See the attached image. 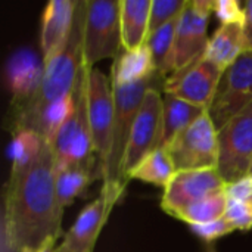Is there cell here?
Returning a JSON list of instances; mask_svg holds the SVG:
<instances>
[{
  "label": "cell",
  "instance_id": "cell-33",
  "mask_svg": "<svg viewBox=\"0 0 252 252\" xmlns=\"http://www.w3.org/2000/svg\"><path fill=\"white\" fill-rule=\"evenodd\" d=\"M250 174H251V176H252V167H251V170H250Z\"/></svg>",
  "mask_w": 252,
  "mask_h": 252
},
{
  "label": "cell",
  "instance_id": "cell-1",
  "mask_svg": "<svg viewBox=\"0 0 252 252\" xmlns=\"http://www.w3.org/2000/svg\"><path fill=\"white\" fill-rule=\"evenodd\" d=\"M12 136L1 229L21 252L35 251L61 235L63 210L56 195L55 158L49 142L38 133L19 130Z\"/></svg>",
  "mask_w": 252,
  "mask_h": 252
},
{
  "label": "cell",
  "instance_id": "cell-22",
  "mask_svg": "<svg viewBox=\"0 0 252 252\" xmlns=\"http://www.w3.org/2000/svg\"><path fill=\"white\" fill-rule=\"evenodd\" d=\"M176 173V167L167 149L158 148L137 164V167L130 173L128 180H139L149 185H155L158 188H162L164 190Z\"/></svg>",
  "mask_w": 252,
  "mask_h": 252
},
{
  "label": "cell",
  "instance_id": "cell-4",
  "mask_svg": "<svg viewBox=\"0 0 252 252\" xmlns=\"http://www.w3.org/2000/svg\"><path fill=\"white\" fill-rule=\"evenodd\" d=\"M86 78L87 69H83L78 75L74 94L75 106L72 114L59 128L55 139L49 143L55 158V168H63L69 165H97V158L93 149V140L87 114V96H86ZM100 170V168H99Z\"/></svg>",
  "mask_w": 252,
  "mask_h": 252
},
{
  "label": "cell",
  "instance_id": "cell-11",
  "mask_svg": "<svg viewBox=\"0 0 252 252\" xmlns=\"http://www.w3.org/2000/svg\"><path fill=\"white\" fill-rule=\"evenodd\" d=\"M162 89V87H161ZM162 142V94L159 87L151 89L136 117L131 137L124 159V177L128 182L130 173L149 154L161 148Z\"/></svg>",
  "mask_w": 252,
  "mask_h": 252
},
{
  "label": "cell",
  "instance_id": "cell-26",
  "mask_svg": "<svg viewBox=\"0 0 252 252\" xmlns=\"http://www.w3.org/2000/svg\"><path fill=\"white\" fill-rule=\"evenodd\" d=\"M224 219L232 224L235 230H251L252 204H248L241 199L229 198Z\"/></svg>",
  "mask_w": 252,
  "mask_h": 252
},
{
  "label": "cell",
  "instance_id": "cell-34",
  "mask_svg": "<svg viewBox=\"0 0 252 252\" xmlns=\"http://www.w3.org/2000/svg\"><path fill=\"white\" fill-rule=\"evenodd\" d=\"M92 252H94V251H92Z\"/></svg>",
  "mask_w": 252,
  "mask_h": 252
},
{
  "label": "cell",
  "instance_id": "cell-29",
  "mask_svg": "<svg viewBox=\"0 0 252 252\" xmlns=\"http://www.w3.org/2000/svg\"><path fill=\"white\" fill-rule=\"evenodd\" d=\"M226 193L229 198L241 199L248 204H252V176L248 174L247 177L241 179L236 183L226 186Z\"/></svg>",
  "mask_w": 252,
  "mask_h": 252
},
{
  "label": "cell",
  "instance_id": "cell-13",
  "mask_svg": "<svg viewBox=\"0 0 252 252\" xmlns=\"http://www.w3.org/2000/svg\"><path fill=\"white\" fill-rule=\"evenodd\" d=\"M226 182L217 168L177 171L167 185L161 199V208L171 217L193 202L226 189Z\"/></svg>",
  "mask_w": 252,
  "mask_h": 252
},
{
  "label": "cell",
  "instance_id": "cell-30",
  "mask_svg": "<svg viewBox=\"0 0 252 252\" xmlns=\"http://www.w3.org/2000/svg\"><path fill=\"white\" fill-rule=\"evenodd\" d=\"M245 10V21H244V32L247 40V47L252 52V0L244 4Z\"/></svg>",
  "mask_w": 252,
  "mask_h": 252
},
{
  "label": "cell",
  "instance_id": "cell-31",
  "mask_svg": "<svg viewBox=\"0 0 252 252\" xmlns=\"http://www.w3.org/2000/svg\"><path fill=\"white\" fill-rule=\"evenodd\" d=\"M56 241L58 239H47L38 250H35L34 252H58V247H56Z\"/></svg>",
  "mask_w": 252,
  "mask_h": 252
},
{
  "label": "cell",
  "instance_id": "cell-5",
  "mask_svg": "<svg viewBox=\"0 0 252 252\" xmlns=\"http://www.w3.org/2000/svg\"><path fill=\"white\" fill-rule=\"evenodd\" d=\"M120 0H86L83 65L94 68L103 59H115L123 50Z\"/></svg>",
  "mask_w": 252,
  "mask_h": 252
},
{
  "label": "cell",
  "instance_id": "cell-25",
  "mask_svg": "<svg viewBox=\"0 0 252 252\" xmlns=\"http://www.w3.org/2000/svg\"><path fill=\"white\" fill-rule=\"evenodd\" d=\"M188 0H152L151 18H149V34L164 27L165 24L177 19Z\"/></svg>",
  "mask_w": 252,
  "mask_h": 252
},
{
  "label": "cell",
  "instance_id": "cell-8",
  "mask_svg": "<svg viewBox=\"0 0 252 252\" xmlns=\"http://www.w3.org/2000/svg\"><path fill=\"white\" fill-rule=\"evenodd\" d=\"M86 96L90 133L93 140L94 155L99 162L100 177L102 168L106 162L112 124H114V89L111 77L103 74L99 68H86Z\"/></svg>",
  "mask_w": 252,
  "mask_h": 252
},
{
  "label": "cell",
  "instance_id": "cell-17",
  "mask_svg": "<svg viewBox=\"0 0 252 252\" xmlns=\"http://www.w3.org/2000/svg\"><path fill=\"white\" fill-rule=\"evenodd\" d=\"M247 50L244 24H221L210 37L205 59L224 71Z\"/></svg>",
  "mask_w": 252,
  "mask_h": 252
},
{
  "label": "cell",
  "instance_id": "cell-28",
  "mask_svg": "<svg viewBox=\"0 0 252 252\" xmlns=\"http://www.w3.org/2000/svg\"><path fill=\"white\" fill-rule=\"evenodd\" d=\"M213 12L221 24H244L245 21L244 6L236 0H216Z\"/></svg>",
  "mask_w": 252,
  "mask_h": 252
},
{
  "label": "cell",
  "instance_id": "cell-6",
  "mask_svg": "<svg viewBox=\"0 0 252 252\" xmlns=\"http://www.w3.org/2000/svg\"><path fill=\"white\" fill-rule=\"evenodd\" d=\"M176 171L207 170L219 165V130L208 111L177 134L165 148Z\"/></svg>",
  "mask_w": 252,
  "mask_h": 252
},
{
  "label": "cell",
  "instance_id": "cell-3",
  "mask_svg": "<svg viewBox=\"0 0 252 252\" xmlns=\"http://www.w3.org/2000/svg\"><path fill=\"white\" fill-rule=\"evenodd\" d=\"M164 77L155 74L146 80L133 84H112L114 124L108 158L102 168L103 189L124 192V188L127 185L124 177V159L136 117L140 111L146 93L151 89L164 87Z\"/></svg>",
  "mask_w": 252,
  "mask_h": 252
},
{
  "label": "cell",
  "instance_id": "cell-9",
  "mask_svg": "<svg viewBox=\"0 0 252 252\" xmlns=\"http://www.w3.org/2000/svg\"><path fill=\"white\" fill-rule=\"evenodd\" d=\"M252 102V52L247 50L220 78L216 96L208 108V114L220 130L232 117Z\"/></svg>",
  "mask_w": 252,
  "mask_h": 252
},
{
  "label": "cell",
  "instance_id": "cell-21",
  "mask_svg": "<svg viewBox=\"0 0 252 252\" xmlns=\"http://www.w3.org/2000/svg\"><path fill=\"white\" fill-rule=\"evenodd\" d=\"M96 167L97 165H69L63 168H55L56 195L62 210L69 207L83 192H86L93 179H96L93 177Z\"/></svg>",
  "mask_w": 252,
  "mask_h": 252
},
{
  "label": "cell",
  "instance_id": "cell-12",
  "mask_svg": "<svg viewBox=\"0 0 252 252\" xmlns=\"http://www.w3.org/2000/svg\"><path fill=\"white\" fill-rule=\"evenodd\" d=\"M221 74L223 69L220 66L202 56L189 66L170 74L164 81L162 92L208 109L216 96Z\"/></svg>",
  "mask_w": 252,
  "mask_h": 252
},
{
  "label": "cell",
  "instance_id": "cell-15",
  "mask_svg": "<svg viewBox=\"0 0 252 252\" xmlns=\"http://www.w3.org/2000/svg\"><path fill=\"white\" fill-rule=\"evenodd\" d=\"M44 74V62L30 49L16 50L6 63V83L12 94V111L27 106L37 94Z\"/></svg>",
  "mask_w": 252,
  "mask_h": 252
},
{
  "label": "cell",
  "instance_id": "cell-16",
  "mask_svg": "<svg viewBox=\"0 0 252 252\" xmlns=\"http://www.w3.org/2000/svg\"><path fill=\"white\" fill-rule=\"evenodd\" d=\"M77 4L78 0H52L46 4L40 32L43 62L52 58L68 37Z\"/></svg>",
  "mask_w": 252,
  "mask_h": 252
},
{
  "label": "cell",
  "instance_id": "cell-18",
  "mask_svg": "<svg viewBox=\"0 0 252 252\" xmlns=\"http://www.w3.org/2000/svg\"><path fill=\"white\" fill-rule=\"evenodd\" d=\"M152 0H120L121 38L124 50H137L149 35Z\"/></svg>",
  "mask_w": 252,
  "mask_h": 252
},
{
  "label": "cell",
  "instance_id": "cell-7",
  "mask_svg": "<svg viewBox=\"0 0 252 252\" xmlns=\"http://www.w3.org/2000/svg\"><path fill=\"white\" fill-rule=\"evenodd\" d=\"M217 170L226 185L239 182L252 167V102L219 130Z\"/></svg>",
  "mask_w": 252,
  "mask_h": 252
},
{
  "label": "cell",
  "instance_id": "cell-2",
  "mask_svg": "<svg viewBox=\"0 0 252 252\" xmlns=\"http://www.w3.org/2000/svg\"><path fill=\"white\" fill-rule=\"evenodd\" d=\"M84 16L86 0H78L68 37L58 52L44 61V74L37 94L27 106L12 111L10 133L27 130L40 112L74 92L78 75L83 69Z\"/></svg>",
  "mask_w": 252,
  "mask_h": 252
},
{
  "label": "cell",
  "instance_id": "cell-27",
  "mask_svg": "<svg viewBox=\"0 0 252 252\" xmlns=\"http://www.w3.org/2000/svg\"><path fill=\"white\" fill-rule=\"evenodd\" d=\"M190 230L198 236L201 238L202 241L205 242H214L217 239H221L230 233L235 232V229L232 227V224L224 219H219L216 221H211V223H207V224H199V226H190Z\"/></svg>",
  "mask_w": 252,
  "mask_h": 252
},
{
  "label": "cell",
  "instance_id": "cell-24",
  "mask_svg": "<svg viewBox=\"0 0 252 252\" xmlns=\"http://www.w3.org/2000/svg\"><path fill=\"white\" fill-rule=\"evenodd\" d=\"M227 202H229V196L224 189L193 202L192 205L182 210L174 219H179L189 226L207 224L224 217Z\"/></svg>",
  "mask_w": 252,
  "mask_h": 252
},
{
  "label": "cell",
  "instance_id": "cell-23",
  "mask_svg": "<svg viewBox=\"0 0 252 252\" xmlns=\"http://www.w3.org/2000/svg\"><path fill=\"white\" fill-rule=\"evenodd\" d=\"M179 18L151 32L145 43L152 55L157 72L164 78H167L173 72V52Z\"/></svg>",
  "mask_w": 252,
  "mask_h": 252
},
{
  "label": "cell",
  "instance_id": "cell-14",
  "mask_svg": "<svg viewBox=\"0 0 252 252\" xmlns=\"http://www.w3.org/2000/svg\"><path fill=\"white\" fill-rule=\"evenodd\" d=\"M121 193V190H108L102 188L99 196L81 210L75 223L65 233L58 247V252L94 251L97 236Z\"/></svg>",
  "mask_w": 252,
  "mask_h": 252
},
{
  "label": "cell",
  "instance_id": "cell-20",
  "mask_svg": "<svg viewBox=\"0 0 252 252\" xmlns=\"http://www.w3.org/2000/svg\"><path fill=\"white\" fill-rule=\"evenodd\" d=\"M158 74L146 44L137 50H121L111 68L112 84H133Z\"/></svg>",
  "mask_w": 252,
  "mask_h": 252
},
{
  "label": "cell",
  "instance_id": "cell-19",
  "mask_svg": "<svg viewBox=\"0 0 252 252\" xmlns=\"http://www.w3.org/2000/svg\"><path fill=\"white\" fill-rule=\"evenodd\" d=\"M208 109L189 103L180 97L164 93L162 96V142L161 148H167L171 140L199 120Z\"/></svg>",
  "mask_w": 252,
  "mask_h": 252
},
{
  "label": "cell",
  "instance_id": "cell-32",
  "mask_svg": "<svg viewBox=\"0 0 252 252\" xmlns=\"http://www.w3.org/2000/svg\"><path fill=\"white\" fill-rule=\"evenodd\" d=\"M22 252H34V251H32V250H24Z\"/></svg>",
  "mask_w": 252,
  "mask_h": 252
},
{
  "label": "cell",
  "instance_id": "cell-10",
  "mask_svg": "<svg viewBox=\"0 0 252 252\" xmlns=\"http://www.w3.org/2000/svg\"><path fill=\"white\" fill-rule=\"evenodd\" d=\"M213 7L214 1L210 0H188L179 18L176 31L173 72H177L205 56L210 43L208 21Z\"/></svg>",
  "mask_w": 252,
  "mask_h": 252
}]
</instances>
